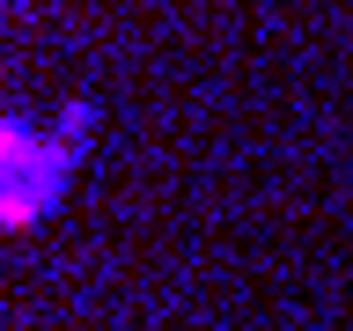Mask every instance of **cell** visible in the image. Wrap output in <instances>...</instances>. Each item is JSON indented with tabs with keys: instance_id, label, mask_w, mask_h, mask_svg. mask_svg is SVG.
Returning <instances> with one entry per match:
<instances>
[{
	"instance_id": "1",
	"label": "cell",
	"mask_w": 353,
	"mask_h": 331,
	"mask_svg": "<svg viewBox=\"0 0 353 331\" xmlns=\"http://www.w3.org/2000/svg\"><path fill=\"white\" fill-rule=\"evenodd\" d=\"M81 154H88V110H66V118L8 110V126H0V221L15 236L52 221Z\"/></svg>"
}]
</instances>
